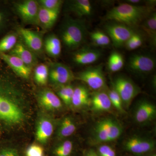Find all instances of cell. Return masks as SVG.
Wrapping results in <instances>:
<instances>
[{
  "label": "cell",
  "instance_id": "obj_1",
  "mask_svg": "<svg viewBox=\"0 0 156 156\" xmlns=\"http://www.w3.org/2000/svg\"><path fill=\"white\" fill-rule=\"evenodd\" d=\"M13 73L0 59L1 129L11 130L21 127L28 118L27 94Z\"/></svg>",
  "mask_w": 156,
  "mask_h": 156
},
{
  "label": "cell",
  "instance_id": "obj_2",
  "mask_svg": "<svg viewBox=\"0 0 156 156\" xmlns=\"http://www.w3.org/2000/svg\"><path fill=\"white\" fill-rule=\"evenodd\" d=\"M153 6L122 3L112 8L105 16V20L122 23L136 29L153 12Z\"/></svg>",
  "mask_w": 156,
  "mask_h": 156
},
{
  "label": "cell",
  "instance_id": "obj_3",
  "mask_svg": "<svg viewBox=\"0 0 156 156\" xmlns=\"http://www.w3.org/2000/svg\"><path fill=\"white\" fill-rule=\"evenodd\" d=\"M87 35V25L84 20L68 17L62 24L59 39L68 50L75 51L81 48Z\"/></svg>",
  "mask_w": 156,
  "mask_h": 156
},
{
  "label": "cell",
  "instance_id": "obj_4",
  "mask_svg": "<svg viewBox=\"0 0 156 156\" xmlns=\"http://www.w3.org/2000/svg\"><path fill=\"white\" fill-rule=\"evenodd\" d=\"M123 128L118 121L107 118L98 121L92 131V142L102 144L112 142L119 138L123 132Z\"/></svg>",
  "mask_w": 156,
  "mask_h": 156
},
{
  "label": "cell",
  "instance_id": "obj_5",
  "mask_svg": "<svg viewBox=\"0 0 156 156\" xmlns=\"http://www.w3.org/2000/svg\"><path fill=\"white\" fill-rule=\"evenodd\" d=\"M112 87L119 95L123 106L128 108L141 90L131 79L123 76H118L112 82Z\"/></svg>",
  "mask_w": 156,
  "mask_h": 156
},
{
  "label": "cell",
  "instance_id": "obj_6",
  "mask_svg": "<svg viewBox=\"0 0 156 156\" xmlns=\"http://www.w3.org/2000/svg\"><path fill=\"white\" fill-rule=\"evenodd\" d=\"M102 64L91 66L78 73L75 79L84 82L95 91L106 88V80Z\"/></svg>",
  "mask_w": 156,
  "mask_h": 156
},
{
  "label": "cell",
  "instance_id": "obj_7",
  "mask_svg": "<svg viewBox=\"0 0 156 156\" xmlns=\"http://www.w3.org/2000/svg\"><path fill=\"white\" fill-rule=\"evenodd\" d=\"M104 27L113 45L116 48L125 46L127 41L136 32V29L114 21L107 23Z\"/></svg>",
  "mask_w": 156,
  "mask_h": 156
},
{
  "label": "cell",
  "instance_id": "obj_8",
  "mask_svg": "<svg viewBox=\"0 0 156 156\" xmlns=\"http://www.w3.org/2000/svg\"><path fill=\"white\" fill-rule=\"evenodd\" d=\"M156 66V59L153 56L144 53H135L129 57L127 67L131 72L140 76L153 72Z\"/></svg>",
  "mask_w": 156,
  "mask_h": 156
},
{
  "label": "cell",
  "instance_id": "obj_9",
  "mask_svg": "<svg viewBox=\"0 0 156 156\" xmlns=\"http://www.w3.org/2000/svg\"><path fill=\"white\" fill-rule=\"evenodd\" d=\"M48 66L49 80L56 87L70 84L75 79L71 69L66 65L58 62H52Z\"/></svg>",
  "mask_w": 156,
  "mask_h": 156
},
{
  "label": "cell",
  "instance_id": "obj_10",
  "mask_svg": "<svg viewBox=\"0 0 156 156\" xmlns=\"http://www.w3.org/2000/svg\"><path fill=\"white\" fill-rule=\"evenodd\" d=\"M127 151L137 156H144L154 151L156 142L154 140L147 137L133 136L128 138L124 143Z\"/></svg>",
  "mask_w": 156,
  "mask_h": 156
},
{
  "label": "cell",
  "instance_id": "obj_11",
  "mask_svg": "<svg viewBox=\"0 0 156 156\" xmlns=\"http://www.w3.org/2000/svg\"><path fill=\"white\" fill-rule=\"evenodd\" d=\"M16 13L26 24L37 25L40 6L37 1L24 0L14 4Z\"/></svg>",
  "mask_w": 156,
  "mask_h": 156
},
{
  "label": "cell",
  "instance_id": "obj_12",
  "mask_svg": "<svg viewBox=\"0 0 156 156\" xmlns=\"http://www.w3.org/2000/svg\"><path fill=\"white\" fill-rule=\"evenodd\" d=\"M20 40L36 56L44 51V39L42 34L23 27L17 29Z\"/></svg>",
  "mask_w": 156,
  "mask_h": 156
},
{
  "label": "cell",
  "instance_id": "obj_13",
  "mask_svg": "<svg viewBox=\"0 0 156 156\" xmlns=\"http://www.w3.org/2000/svg\"><path fill=\"white\" fill-rule=\"evenodd\" d=\"M102 54V52L99 49L84 46L74 51L72 55V60L77 66L89 65L97 62Z\"/></svg>",
  "mask_w": 156,
  "mask_h": 156
},
{
  "label": "cell",
  "instance_id": "obj_14",
  "mask_svg": "<svg viewBox=\"0 0 156 156\" xmlns=\"http://www.w3.org/2000/svg\"><path fill=\"white\" fill-rule=\"evenodd\" d=\"M0 59L2 60L17 76L28 80L30 78L32 68L27 65L20 58L8 53L0 54Z\"/></svg>",
  "mask_w": 156,
  "mask_h": 156
},
{
  "label": "cell",
  "instance_id": "obj_15",
  "mask_svg": "<svg viewBox=\"0 0 156 156\" xmlns=\"http://www.w3.org/2000/svg\"><path fill=\"white\" fill-rule=\"evenodd\" d=\"M156 117V106L147 100L140 101L136 105L134 111L135 122L140 125H144L151 122Z\"/></svg>",
  "mask_w": 156,
  "mask_h": 156
},
{
  "label": "cell",
  "instance_id": "obj_16",
  "mask_svg": "<svg viewBox=\"0 0 156 156\" xmlns=\"http://www.w3.org/2000/svg\"><path fill=\"white\" fill-rule=\"evenodd\" d=\"M37 98L39 105L48 111L58 110L62 108V101L50 89H44L39 91L37 95Z\"/></svg>",
  "mask_w": 156,
  "mask_h": 156
},
{
  "label": "cell",
  "instance_id": "obj_17",
  "mask_svg": "<svg viewBox=\"0 0 156 156\" xmlns=\"http://www.w3.org/2000/svg\"><path fill=\"white\" fill-rule=\"evenodd\" d=\"M54 130L53 121L48 117H41L37 123L36 129L37 140L42 145L46 144L53 134Z\"/></svg>",
  "mask_w": 156,
  "mask_h": 156
},
{
  "label": "cell",
  "instance_id": "obj_18",
  "mask_svg": "<svg viewBox=\"0 0 156 156\" xmlns=\"http://www.w3.org/2000/svg\"><path fill=\"white\" fill-rule=\"evenodd\" d=\"M7 53L17 56L31 68L37 65L36 55L30 50L20 40L18 41L14 48Z\"/></svg>",
  "mask_w": 156,
  "mask_h": 156
},
{
  "label": "cell",
  "instance_id": "obj_19",
  "mask_svg": "<svg viewBox=\"0 0 156 156\" xmlns=\"http://www.w3.org/2000/svg\"><path fill=\"white\" fill-rule=\"evenodd\" d=\"M90 105L93 111L96 112L109 111L112 105L106 91H95L91 96Z\"/></svg>",
  "mask_w": 156,
  "mask_h": 156
},
{
  "label": "cell",
  "instance_id": "obj_20",
  "mask_svg": "<svg viewBox=\"0 0 156 156\" xmlns=\"http://www.w3.org/2000/svg\"><path fill=\"white\" fill-rule=\"evenodd\" d=\"M60 11V10H48L40 7L37 25L44 30H49L52 28L58 19Z\"/></svg>",
  "mask_w": 156,
  "mask_h": 156
},
{
  "label": "cell",
  "instance_id": "obj_21",
  "mask_svg": "<svg viewBox=\"0 0 156 156\" xmlns=\"http://www.w3.org/2000/svg\"><path fill=\"white\" fill-rule=\"evenodd\" d=\"M68 3L69 11L76 15L79 18L90 17L93 13V5L88 0H73Z\"/></svg>",
  "mask_w": 156,
  "mask_h": 156
},
{
  "label": "cell",
  "instance_id": "obj_22",
  "mask_svg": "<svg viewBox=\"0 0 156 156\" xmlns=\"http://www.w3.org/2000/svg\"><path fill=\"white\" fill-rule=\"evenodd\" d=\"M91 96L87 87L79 85L74 89L71 106L76 108H81L90 105Z\"/></svg>",
  "mask_w": 156,
  "mask_h": 156
},
{
  "label": "cell",
  "instance_id": "obj_23",
  "mask_svg": "<svg viewBox=\"0 0 156 156\" xmlns=\"http://www.w3.org/2000/svg\"><path fill=\"white\" fill-rule=\"evenodd\" d=\"M44 50L52 58H57L62 51V43L60 39L55 34L48 35L44 40Z\"/></svg>",
  "mask_w": 156,
  "mask_h": 156
},
{
  "label": "cell",
  "instance_id": "obj_24",
  "mask_svg": "<svg viewBox=\"0 0 156 156\" xmlns=\"http://www.w3.org/2000/svg\"><path fill=\"white\" fill-rule=\"evenodd\" d=\"M142 30L149 40L152 46L155 48L156 45V13L154 11L151 13L140 24Z\"/></svg>",
  "mask_w": 156,
  "mask_h": 156
},
{
  "label": "cell",
  "instance_id": "obj_25",
  "mask_svg": "<svg viewBox=\"0 0 156 156\" xmlns=\"http://www.w3.org/2000/svg\"><path fill=\"white\" fill-rule=\"evenodd\" d=\"M76 130V125L72 117L66 116L61 120L57 130V137L63 139L71 136Z\"/></svg>",
  "mask_w": 156,
  "mask_h": 156
},
{
  "label": "cell",
  "instance_id": "obj_26",
  "mask_svg": "<svg viewBox=\"0 0 156 156\" xmlns=\"http://www.w3.org/2000/svg\"><path fill=\"white\" fill-rule=\"evenodd\" d=\"M18 34L11 31L0 39V54L7 53L11 51L18 42Z\"/></svg>",
  "mask_w": 156,
  "mask_h": 156
},
{
  "label": "cell",
  "instance_id": "obj_27",
  "mask_svg": "<svg viewBox=\"0 0 156 156\" xmlns=\"http://www.w3.org/2000/svg\"><path fill=\"white\" fill-rule=\"evenodd\" d=\"M34 76L37 85L46 86L49 80V68L48 65L41 63L36 66L34 69Z\"/></svg>",
  "mask_w": 156,
  "mask_h": 156
},
{
  "label": "cell",
  "instance_id": "obj_28",
  "mask_svg": "<svg viewBox=\"0 0 156 156\" xmlns=\"http://www.w3.org/2000/svg\"><path fill=\"white\" fill-rule=\"evenodd\" d=\"M72 141L66 140L57 144L52 148L50 152L51 156H71L73 151Z\"/></svg>",
  "mask_w": 156,
  "mask_h": 156
},
{
  "label": "cell",
  "instance_id": "obj_29",
  "mask_svg": "<svg viewBox=\"0 0 156 156\" xmlns=\"http://www.w3.org/2000/svg\"><path fill=\"white\" fill-rule=\"evenodd\" d=\"M125 64V60L122 54L117 51L112 52L109 56L108 68L110 71L115 73L122 68Z\"/></svg>",
  "mask_w": 156,
  "mask_h": 156
},
{
  "label": "cell",
  "instance_id": "obj_30",
  "mask_svg": "<svg viewBox=\"0 0 156 156\" xmlns=\"http://www.w3.org/2000/svg\"><path fill=\"white\" fill-rule=\"evenodd\" d=\"M57 96L67 106H71L74 88L70 84L56 87Z\"/></svg>",
  "mask_w": 156,
  "mask_h": 156
},
{
  "label": "cell",
  "instance_id": "obj_31",
  "mask_svg": "<svg viewBox=\"0 0 156 156\" xmlns=\"http://www.w3.org/2000/svg\"><path fill=\"white\" fill-rule=\"evenodd\" d=\"M92 43L99 47H105L111 43L109 37L104 32L100 30H95L89 34Z\"/></svg>",
  "mask_w": 156,
  "mask_h": 156
},
{
  "label": "cell",
  "instance_id": "obj_32",
  "mask_svg": "<svg viewBox=\"0 0 156 156\" xmlns=\"http://www.w3.org/2000/svg\"><path fill=\"white\" fill-rule=\"evenodd\" d=\"M106 92L111 102L112 106L122 113L126 112L122 101L116 91L112 87L111 89H108Z\"/></svg>",
  "mask_w": 156,
  "mask_h": 156
},
{
  "label": "cell",
  "instance_id": "obj_33",
  "mask_svg": "<svg viewBox=\"0 0 156 156\" xmlns=\"http://www.w3.org/2000/svg\"><path fill=\"white\" fill-rule=\"evenodd\" d=\"M143 43V38L141 35L136 32L127 41L125 46L126 49L131 51L141 47Z\"/></svg>",
  "mask_w": 156,
  "mask_h": 156
},
{
  "label": "cell",
  "instance_id": "obj_34",
  "mask_svg": "<svg viewBox=\"0 0 156 156\" xmlns=\"http://www.w3.org/2000/svg\"><path fill=\"white\" fill-rule=\"evenodd\" d=\"M9 21V12L4 5L0 3V35L6 31Z\"/></svg>",
  "mask_w": 156,
  "mask_h": 156
},
{
  "label": "cell",
  "instance_id": "obj_35",
  "mask_svg": "<svg viewBox=\"0 0 156 156\" xmlns=\"http://www.w3.org/2000/svg\"><path fill=\"white\" fill-rule=\"evenodd\" d=\"M37 1L40 7L50 10H60L63 3V1L61 0H39Z\"/></svg>",
  "mask_w": 156,
  "mask_h": 156
},
{
  "label": "cell",
  "instance_id": "obj_36",
  "mask_svg": "<svg viewBox=\"0 0 156 156\" xmlns=\"http://www.w3.org/2000/svg\"><path fill=\"white\" fill-rule=\"evenodd\" d=\"M24 156H45L44 149L41 144H34L27 148L23 153Z\"/></svg>",
  "mask_w": 156,
  "mask_h": 156
},
{
  "label": "cell",
  "instance_id": "obj_37",
  "mask_svg": "<svg viewBox=\"0 0 156 156\" xmlns=\"http://www.w3.org/2000/svg\"><path fill=\"white\" fill-rule=\"evenodd\" d=\"M24 153V152H23ZM18 148L13 146H6L0 148V156H24Z\"/></svg>",
  "mask_w": 156,
  "mask_h": 156
},
{
  "label": "cell",
  "instance_id": "obj_38",
  "mask_svg": "<svg viewBox=\"0 0 156 156\" xmlns=\"http://www.w3.org/2000/svg\"><path fill=\"white\" fill-rule=\"evenodd\" d=\"M97 153L99 156H116L114 149L106 144L101 145L98 148Z\"/></svg>",
  "mask_w": 156,
  "mask_h": 156
},
{
  "label": "cell",
  "instance_id": "obj_39",
  "mask_svg": "<svg viewBox=\"0 0 156 156\" xmlns=\"http://www.w3.org/2000/svg\"><path fill=\"white\" fill-rule=\"evenodd\" d=\"M85 156H99L97 152H96L95 151L92 149L89 150L86 152Z\"/></svg>",
  "mask_w": 156,
  "mask_h": 156
},
{
  "label": "cell",
  "instance_id": "obj_40",
  "mask_svg": "<svg viewBox=\"0 0 156 156\" xmlns=\"http://www.w3.org/2000/svg\"><path fill=\"white\" fill-rule=\"evenodd\" d=\"M144 156H156V154L154 152V151H153L152 152L147 154L146 155Z\"/></svg>",
  "mask_w": 156,
  "mask_h": 156
}]
</instances>
